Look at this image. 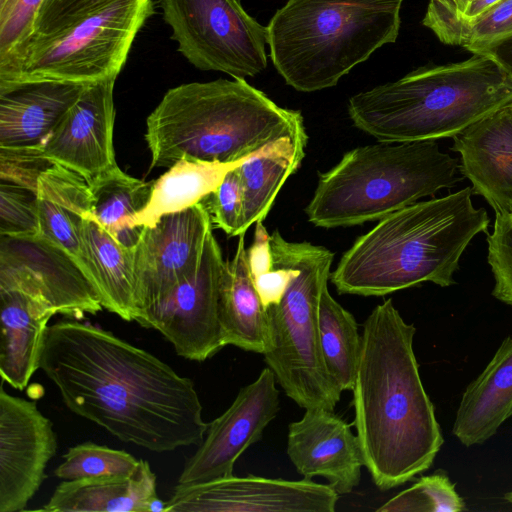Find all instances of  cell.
<instances>
[{
  "instance_id": "obj_26",
  "label": "cell",
  "mask_w": 512,
  "mask_h": 512,
  "mask_svg": "<svg viewBox=\"0 0 512 512\" xmlns=\"http://www.w3.org/2000/svg\"><path fill=\"white\" fill-rule=\"evenodd\" d=\"M80 236L91 266V283L102 307L124 321H134L133 250L119 244L92 213L83 217Z\"/></svg>"
},
{
  "instance_id": "obj_9",
  "label": "cell",
  "mask_w": 512,
  "mask_h": 512,
  "mask_svg": "<svg viewBox=\"0 0 512 512\" xmlns=\"http://www.w3.org/2000/svg\"><path fill=\"white\" fill-rule=\"evenodd\" d=\"M154 12L152 0H113L0 61V87L117 78L138 31Z\"/></svg>"
},
{
  "instance_id": "obj_17",
  "label": "cell",
  "mask_w": 512,
  "mask_h": 512,
  "mask_svg": "<svg viewBox=\"0 0 512 512\" xmlns=\"http://www.w3.org/2000/svg\"><path fill=\"white\" fill-rule=\"evenodd\" d=\"M116 78L87 85L38 152L62 165L88 184L117 166L113 147L115 108L113 92Z\"/></svg>"
},
{
  "instance_id": "obj_23",
  "label": "cell",
  "mask_w": 512,
  "mask_h": 512,
  "mask_svg": "<svg viewBox=\"0 0 512 512\" xmlns=\"http://www.w3.org/2000/svg\"><path fill=\"white\" fill-rule=\"evenodd\" d=\"M511 417L512 335H509L464 390L452 434L466 447L483 444Z\"/></svg>"
},
{
  "instance_id": "obj_16",
  "label": "cell",
  "mask_w": 512,
  "mask_h": 512,
  "mask_svg": "<svg viewBox=\"0 0 512 512\" xmlns=\"http://www.w3.org/2000/svg\"><path fill=\"white\" fill-rule=\"evenodd\" d=\"M0 389V512L25 510L57 451L53 423L34 400Z\"/></svg>"
},
{
  "instance_id": "obj_21",
  "label": "cell",
  "mask_w": 512,
  "mask_h": 512,
  "mask_svg": "<svg viewBox=\"0 0 512 512\" xmlns=\"http://www.w3.org/2000/svg\"><path fill=\"white\" fill-rule=\"evenodd\" d=\"M156 493V475L140 459L129 475L63 480L39 510L47 512H164Z\"/></svg>"
},
{
  "instance_id": "obj_43",
  "label": "cell",
  "mask_w": 512,
  "mask_h": 512,
  "mask_svg": "<svg viewBox=\"0 0 512 512\" xmlns=\"http://www.w3.org/2000/svg\"><path fill=\"white\" fill-rule=\"evenodd\" d=\"M504 499H505L508 503L512 504V489H511V490H509L508 492H506V493L504 494Z\"/></svg>"
},
{
  "instance_id": "obj_2",
  "label": "cell",
  "mask_w": 512,
  "mask_h": 512,
  "mask_svg": "<svg viewBox=\"0 0 512 512\" xmlns=\"http://www.w3.org/2000/svg\"><path fill=\"white\" fill-rule=\"evenodd\" d=\"M415 333L388 299L372 310L361 334L354 426L365 467L383 491L427 471L444 443L421 381Z\"/></svg>"
},
{
  "instance_id": "obj_6",
  "label": "cell",
  "mask_w": 512,
  "mask_h": 512,
  "mask_svg": "<svg viewBox=\"0 0 512 512\" xmlns=\"http://www.w3.org/2000/svg\"><path fill=\"white\" fill-rule=\"evenodd\" d=\"M403 0H287L267 26L271 61L300 92L334 87L397 40Z\"/></svg>"
},
{
  "instance_id": "obj_34",
  "label": "cell",
  "mask_w": 512,
  "mask_h": 512,
  "mask_svg": "<svg viewBox=\"0 0 512 512\" xmlns=\"http://www.w3.org/2000/svg\"><path fill=\"white\" fill-rule=\"evenodd\" d=\"M38 233L39 219L36 192L1 180L0 235L22 237Z\"/></svg>"
},
{
  "instance_id": "obj_11",
  "label": "cell",
  "mask_w": 512,
  "mask_h": 512,
  "mask_svg": "<svg viewBox=\"0 0 512 512\" xmlns=\"http://www.w3.org/2000/svg\"><path fill=\"white\" fill-rule=\"evenodd\" d=\"M225 261L213 232L198 268L135 321L159 331L177 355L202 362L225 347L219 319V286Z\"/></svg>"
},
{
  "instance_id": "obj_4",
  "label": "cell",
  "mask_w": 512,
  "mask_h": 512,
  "mask_svg": "<svg viewBox=\"0 0 512 512\" xmlns=\"http://www.w3.org/2000/svg\"><path fill=\"white\" fill-rule=\"evenodd\" d=\"M146 124L150 169L182 158L234 163L282 138L307 134L299 110L280 107L240 78L171 88Z\"/></svg>"
},
{
  "instance_id": "obj_12",
  "label": "cell",
  "mask_w": 512,
  "mask_h": 512,
  "mask_svg": "<svg viewBox=\"0 0 512 512\" xmlns=\"http://www.w3.org/2000/svg\"><path fill=\"white\" fill-rule=\"evenodd\" d=\"M0 289L24 292L71 319L103 309L76 261L40 233L0 235Z\"/></svg>"
},
{
  "instance_id": "obj_40",
  "label": "cell",
  "mask_w": 512,
  "mask_h": 512,
  "mask_svg": "<svg viewBox=\"0 0 512 512\" xmlns=\"http://www.w3.org/2000/svg\"><path fill=\"white\" fill-rule=\"evenodd\" d=\"M297 270L289 266H273L253 278V283L265 309L280 303Z\"/></svg>"
},
{
  "instance_id": "obj_29",
  "label": "cell",
  "mask_w": 512,
  "mask_h": 512,
  "mask_svg": "<svg viewBox=\"0 0 512 512\" xmlns=\"http://www.w3.org/2000/svg\"><path fill=\"white\" fill-rule=\"evenodd\" d=\"M153 183L134 178L117 165L89 184L92 215L126 249L134 250L144 230L133 220L148 204Z\"/></svg>"
},
{
  "instance_id": "obj_41",
  "label": "cell",
  "mask_w": 512,
  "mask_h": 512,
  "mask_svg": "<svg viewBox=\"0 0 512 512\" xmlns=\"http://www.w3.org/2000/svg\"><path fill=\"white\" fill-rule=\"evenodd\" d=\"M247 260L252 279L272 269L270 235L262 221L255 227L254 241L247 250Z\"/></svg>"
},
{
  "instance_id": "obj_36",
  "label": "cell",
  "mask_w": 512,
  "mask_h": 512,
  "mask_svg": "<svg viewBox=\"0 0 512 512\" xmlns=\"http://www.w3.org/2000/svg\"><path fill=\"white\" fill-rule=\"evenodd\" d=\"M45 0H0V61L19 50L30 38Z\"/></svg>"
},
{
  "instance_id": "obj_30",
  "label": "cell",
  "mask_w": 512,
  "mask_h": 512,
  "mask_svg": "<svg viewBox=\"0 0 512 512\" xmlns=\"http://www.w3.org/2000/svg\"><path fill=\"white\" fill-rule=\"evenodd\" d=\"M318 330L326 370L342 390L354 387L361 349V335L354 316L342 307L326 286L318 307Z\"/></svg>"
},
{
  "instance_id": "obj_24",
  "label": "cell",
  "mask_w": 512,
  "mask_h": 512,
  "mask_svg": "<svg viewBox=\"0 0 512 512\" xmlns=\"http://www.w3.org/2000/svg\"><path fill=\"white\" fill-rule=\"evenodd\" d=\"M56 312L18 290L0 289V375L23 390L39 369L44 334Z\"/></svg>"
},
{
  "instance_id": "obj_3",
  "label": "cell",
  "mask_w": 512,
  "mask_h": 512,
  "mask_svg": "<svg viewBox=\"0 0 512 512\" xmlns=\"http://www.w3.org/2000/svg\"><path fill=\"white\" fill-rule=\"evenodd\" d=\"M465 187L415 202L380 219L342 255L330 280L340 294L384 296L432 282L455 284L454 273L472 239L490 223Z\"/></svg>"
},
{
  "instance_id": "obj_37",
  "label": "cell",
  "mask_w": 512,
  "mask_h": 512,
  "mask_svg": "<svg viewBox=\"0 0 512 512\" xmlns=\"http://www.w3.org/2000/svg\"><path fill=\"white\" fill-rule=\"evenodd\" d=\"M236 168L230 170L220 185L202 200L212 223L230 237L245 234L242 231V188Z\"/></svg>"
},
{
  "instance_id": "obj_5",
  "label": "cell",
  "mask_w": 512,
  "mask_h": 512,
  "mask_svg": "<svg viewBox=\"0 0 512 512\" xmlns=\"http://www.w3.org/2000/svg\"><path fill=\"white\" fill-rule=\"evenodd\" d=\"M512 101V79L491 58L421 67L348 100L353 125L379 142L455 137Z\"/></svg>"
},
{
  "instance_id": "obj_19",
  "label": "cell",
  "mask_w": 512,
  "mask_h": 512,
  "mask_svg": "<svg viewBox=\"0 0 512 512\" xmlns=\"http://www.w3.org/2000/svg\"><path fill=\"white\" fill-rule=\"evenodd\" d=\"M459 171L496 215L512 214V101L453 137Z\"/></svg>"
},
{
  "instance_id": "obj_20",
  "label": "cell",
  "mask_w": 512,
  "mask_h": 512,
  "mask_svg": "<svg viewBox=\"0 0 512 512\" xmlns=\"http://www.w3.org/2000/svg\"><path fill=\"white\" fill-rule=\"evenodd\" d=\"M87 85L41 81L0 87V148L40 146Z\"/></svg>"
},
{
  "instance_id": "obj_8",
  "label": "cell",
  "mask_w": 512,
  "mask_h": 512,
  "mask_svg": "<svg viewBox=\"0 0 512 512\" xmlns=\"http://www.w3.org/2000/svg\"><path fill=\"white\" fill-rule=\"evenodd\" d=\"M270 247L273 266H289L297 272L280 303L266 309L265 362L298 406L333 411L343 391L324 365L318 307L330 278L334 253L310 242L287 241L278 230L270 235Z\"/></svg>"
},
{
  "instance_id": "obj_35",
  "label": "cell",
  "mask_w": 512,
  "mask_h": 512,
  "mask_svg": "<svg viewBox=\"0 0 512 512\" xmlns=\"http://www.w3.org/2000/svg\"><path fill=\"white\" fill-rule=\"evenodd\" d=\"M487 244L488 264L494 278L492 295L512 306V214L496 215Z\"/></svg>"
},
{
  "instance_id": "obj_15",
  "label": "cell",
  "mask_w": 512,
  "mask_h": 512,
  "mask_svg": "<svg viewBox=\"0 0 512 512\" xmlns=\"http://www.w3.org/2000/svg\"><path fill=\"white\" fill-rule=\"evenodd\" d=\"M267 367L240 389L233 403L208 423L204 439L186 461L178 484L190 485L233 475L237 459L262 438L279 410V391Z\"/></svg>"
},
{
  "instance_id": "obj_42",
  "label": "cell",
  "mask_w": 512,
  "mask_h": 512,
  "mask_svg": "<svg viewBox=\"0 0 512 512\" xmlns=\"http://www.w3.org/2000/svg\"><path fill=\"white\" fill-rule=\"evenodd\" d=\"M479 54L494 60L512 79V36L489 46Z\"/></svg>"
},
{
  "instance_id": "obj_7",
  "label": "cell",
  "mask_w": 512,
  "mask_h": 512,
  "mask_svg": "<svg viewBox=\"0 0 512 512\" xmlns=\"http://www.w3.org/2000/svg\"><path fill=\"white\" fill-rule=\"evenodd\" d=\"M458 167V160L441 151L434 140L359 146L318 174L305 213L310 223L321 228L380 220L455 186L460 180Z\"/></svg>"
},
{
  "instance_id": "obj_28",
  "label": "cell",
  "mask_w": 512,
  "mask_h": 512,
  "mask_svg": "<svg viewBox=\"0 0 512 512\" xmlns=\"http://www.w3.org/2000/svg\"><path fill=\"white\" fill-rule=\"evenodd\" d=\"M246 159V158H245ZM245 159L234 163L205 162L182 158L154 180L146 207L134 217L135 226H153L164 215L201 202Z\"/></svg>"
},
{
  "instance_id": "obj_18",
  "label": "cell",
  "mask_w": 512,
  "mask_h": 512,
  "mask_svg": "<svg viewBox=\"0 0 512 512\" xmlns=\"http://www.w3.org/2000/svg\"><path fill=\"white\" fill-rule=\"evenodd\" d=\"M288 429L287 454L303 478L324 477L339 495L359 484L365 462L350 424L331 410L308 408Z\"/></svg>"
},
{
  "instance_id": "obj_31",
  "label": "cell",
  "mask_w": 512,
  "mask_h": 512,
  "mask_svg": "<svg viewBox=\"0 0 512 512\" xmlns=\"http://www.w3.org/2000/svg\"><path fill=\"white\" fill-rule=\"evenodd\" d=\"M465 502L458 494L448 474L436 470L420 477L412 486L402 490L381 507L378 512H460Z\"/></svg>"
},
{
  "instance_id": "obj_33",
  "label": "cell",
  "mask_w": 512,
  "mask_h": 512,
  "mask_svg": "<svg viewBox=\"0 0 512 512\" xmlns=\"http://www.w3.org/2000/svg\"><path fill=\"white\" fill-rule=\"evenodd\" d=\"M512 36V0H502L467 24L452 27L440 41L479 54L489 46Z\"/></svg>"
},
{
  "instance_id": "obj_27",
  "label": "cell",
  "mask_w": 512,
  "mask_h": 512,
  "mask_svg": "<svg viewBox=\"0 0 512 512\" xmlns=\"http://www.w3.org/2000/svg\"><path fill=\"white\" fill-rule=\"evenodd\" d=\"M307 142V134L282 138L236 168L243 197V233L252 224L263 222L286 180L301 166Z\"/></svg>"
},
{
  "instance_id": "obj_14",
  "label": "cell",
  "mask_w": 512,
  "mask_h": 512,
  "mask_svg": "<svg viewBox=\"0 0 512 512\" xmlns=\"http://www.w3.org/2000/svg\"><path fill=\"white\" fill-rule=\"evenodd\" d=\"M339 494L311 479L285 480L230 475L178 484L164 512H333Z\"/></svg>"
},
{
  "instance_id": "obj_25",
  "label": "cell",
  "mask_w": 512,
  "mask_h": 512,
  "mask_svg": "<svg viewBox=\"0 0 512 512\" xmlns=\"http://www.w3.org/2000/svg\"><path fill=\"white\" fill-rule=\"evenodd\" d=\"M244 236H238L235 255L224 264L219 286V319L225 345L263 354L268 339L267 311L250 274Z\"/></svg>"
},
{
  "instance_id": "obj_39",
  "label": "cell",
  "mask_w": 512,
  "mask_h": 512,
  "mask_svg": "<svg viewBox=\"0 0 512 512\" xmlns=\"http://www.w3.org/2000/svg\"><path fill=\"white\" fill-rule=\"evenodd\" d=\"M111 1L113 0H45L34 22L32 35L25 44L66 27Z\"/></svg>"
},
{
  "instance_id": "obj_32",
  "label": "cell",
  "mask_w": 512,
  "mask_h": 512,
  "mask_svg": "<svg viewBox=\"0 0 512 512\" xmlns=\"http://www.w3.org/2000/svg\"><path fill=\"white\" fill-rule=\"evenodd\" d=\"M63 457L64 461L54 470V475L62 480L129 475L140 462L126 451L89 441L69 448Z\"/></svg>"
},
{
  "instance_id": "obj_10",
  "label": "cell",
  "mask_w": 512,
  "mask_h": 512,
  "mask_svg": "<svg viewBox=\"0 0 512 512\" xmlns=\"http://www.w3.org/2000/svg\"><path fill=\"white\" fill-rule=\"evenodd\" d=\"M178 51L197 69L245 79L267 67V27L240 0H159Z\"/></svg>"
},
{
  "instance_id": "obj_38",
  "label": "cell",
  "mask_w": 512,
  "mask_h": 512,
  "mask_svg": "<svg viewBox=\"0 0 512 512\" xmlns=\"http://www.w3.org/2000/svg\"><path fill=\"white\" fill-rule=\"evenodd\" d=\"M502 0H430L422 24L440 40L457 24H467Z\"/></svg>"
},
{
  "instance_id": "obj_1",
  "label": "cell",
  "mask_w": 512,
  "mask_h": 512,
  "mask_svg": "<svg viewBox=\"0 0 512 512\" xmlns=\"http://www.w3.org/2000/svg\"><path fill=\"white\" fill-rule=\"evenodd\" d=\"M39 369L70 411L123 442L160 453L204 439L193 381L110 331L71 318L49 325Z\"/></svg>"
},
{
  "instance_id": "obj_13",
  "label": "cell",
  "mask_w": 512,
  "mask_h": 512,
  "mask_svg": "<svg viewBox=\"0 0 512 512\" xmlns=\"http://www.w3.org/2000/svg\"><path fill=\"white\" fill-rule=\"evenodd\" d=\"M211 233L202 201L144 227L133 250L136 317L198 268Z\"/></svg>"
},
{
  "instance_id": "obj_22",
  "label": "cell",
  "mask_w": 512,
  "mask_h": 512,
  "mask_svg": "<svg viewBox=\"0 0 512 512\" xmlns=\"http://www.w3.org/2000/svg\"><path fill=\"white\" fill-rule=\"evenodd\" d=\"M36 194L39 233L67 252L91 283V266L80 236L81 221L91 213L89 184L52 162L38 177Z\"/></svg>"
}]
</instances>
